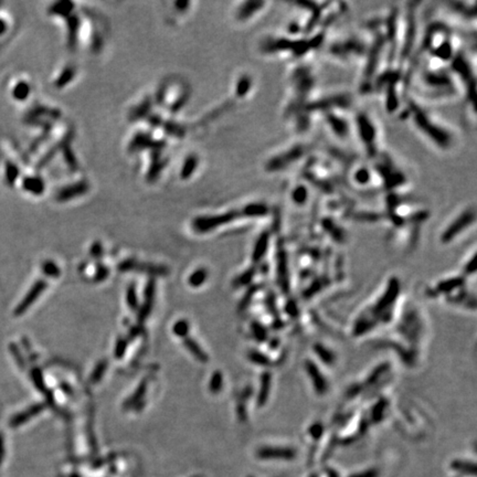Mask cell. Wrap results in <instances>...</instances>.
<instances>
[{"label":"cell","instance_id":"cell-1","mask_svg":"<svg viewBox=\"0 0 477 477\" xmlns=\"http://www.w3.org/2000/svg\"><path fill=\"white\" fill-rule=\"evenodd\" d=\"M412 121L418 131L429 141H433L432 144L439 148L449 150L453 145V134H450V131L445 128L442 123L430 116L427 112H423L420 107H413Z\"/></svg>","mask_w":477,"mask_h":477},{"label":"cell","instance_id":"cell-2","mask_svg":"<svg viewBox=\"0 0 477 477\" xmlns=\"http://www.w3.org/2000/svg\"><path fill=\"white\" fill-rule=\"evenodd\" d=\"M474 219H475L474 206L472 207L469 206L468 208L462 210L461 213L456 215V217L453 219L452 223H450L448 227H446V230L443 234V240L450 241L451 238H453L454 235L459 233V227L462 232L464 228L470 225V223L474 222Z\"/></svg>","mask_w":477,"mask_h":477},{"label":"cell","instance_id":"cell-3","mask_svg":"<svg viewBox=\"0 0 477 477\" xmlns=\"http://www.w3.org/2000/svg\"><path fill=\"white\" fill-rule=\"evenodd\" d=\"M237 211H231L229 213H225L222 215H215V217H201L194 220L193 228L199 232H207L211 229L219 227V225L225 224L231 222L233 219H235L240 215V213H235Z\"/></svg>","mask_w":477,"mask_h":477},{"label":"cell","instance_id":"cell-4","mask_svg":"<svg viewBox=\"0 0 477 477\" xmlns=\"http://www.w3.org/2000/svg\"><path fill=\"white\" fill-rule=\"evenodd\" d=\"M119 270L122 272H126V271H142V272H146V273H150L153 275H166L167 274V268H163V266H157V265H152V264H144V263H138L135 260H126L124 262H122L119 265Z\"/></svg>","mask_w":477,"mask_h":477},{"label":"cell","instance_id":"cell-5","mask_svg":"<svg viewBox=\"0 0 477 477\" xmlns=\"http://www.w3.org/2000/svg\"><path fill=\"white\" fill-rule=\"evenodd\" d=\"M45 287H47V283H45L43 280H39L37 283H35L31 287V290L29 291V293L25 295L23 301L20 303V305L17 307V310H16V314L21 315L22 313L27 311L29 307L33 304L34 301L37 300L38 297L41 295V293H42V292L45 290Z\"/></svg>","mask_w":477,"mask_h":477},{"label":"cell","instance_id":"cell-6","mask_svg":"<svg viewBox=\"0 0 477 477\" xmlns=\"http://www.w3.org/2000/svg\"><path fill=\"white\" fill-rule=\"evenodd\" d=\"M155 291H156L155 281L151 280L147 283L146 290H145V303H144L142 306V310L140 311V313H138V321L140 322L145 321L148 315L151 314L153 303H154V297H155Z\"/></svg>","mask_w":477,"mask_h":477},{"label":"cell","instance_id":"cell-7","mask_svg":"<svg viewBox=\"0 0 477 477\" xmlns=\"http://www.w3.org/2000/svg\"><path fill=\"white\" fill-rule=\"evenodd\" d=\"M259 456L262 459H286L291 460L295 456L294 450L284 448H263L260 450Z\"/></svg>","mask_w":477,"mask_h":477},{"label":"cell","instance_id":"cell-8","mask_svg":"<svg viewBox=\"0 0 477 477\" xmlns=\"http://www.w3.org/2000/svg\"><path fill=\"white\" fill-rule=\"evenodd\" d=\"M43 408L44 407H43L42 403H38V404H35V406H32L31 408H29L28 410H25V411L19 413V414L16 415V417L12 418L11 419V425H12V427H18V425H21L25 421H28V420H30L32 417H34V415L39 414L41 411H42Z\"/></svg>","mask_w":477,"mask_h":477},{"label":"cell","instance_id":"cell-9","mask_svg":"<svg viewBox=\"0 0 477 477\" xmlns=\"http://www.w3.org/2000/svg\"><path fill=\"white\" fill-rule=\"evenodd\" d=\"M183 345L189 351L191 352V355L196 359H198L200 362L206 363L209 360V357L206 353V351L202 350V348L198 345V342L191 339V338H184Z\"/></svg>","mask_w":477,"mask_h":477},{"label":"cell","instance_id":"cell-10","mask_svg":"<svg viewBox=\"0 0 477 477\" xmlns=\"http://www.w3.org/2000/svg\"><path fill=\"white\" fill-rule=\"evenodd\" d=\"M146 390H147V381L144 380L143 382L140 383V386L137 387V389L135 390V392L133 393L132 396L127 399V401L125 402L124 407H125L126 409L132 408L133 406H134V404L140 402L141 400L144 398V396H145Z\"/></svg>","mask_w":477,"mask_h":477},{"label":"cell","instance_id":"cell-11","mask_svg":"<svg viewBox=\"0 0 477 477\" xmlns=\"http://www.w3.org/2000/svg\"><path fill=\"white\" fill-rule=\"evenodd\" d=\"M208 278V271L206 269H199L194 271L193 273L189 276L188 283L192 287H199L206 282Z\"/></svg>","mask_w":477,"mask_h":477},{"label":"cell","instance_id":"cell-12","mask_svg":"<svg viewBox=\"0 0 477 477\" xmlns=\"http://www.w3.org/2000/svg\"><path fill=\"white\" fill-rule=\"evenodd\" d=\"M107 366H109L107 360H101L99 363H97V366L95 367L94 371L92 372V374H91V381L93 383L100 382L102 377L104 376V373H105L106 369H107Z\"/></svg>","mask_w":477,"mask_h":477},{"label":"cell","instance_id":"cell-13","mask_svg":"<svg viewBox=\"0 0 477 477\" xmlns=\"http://www.w3.org/2000/svg\"><path fill=\"white\" fill-rule=\"evenodd\" d=\"M452 468L454 471L461 472L463 474H471V475H475L476 473V469L474 464L471 463H464V462H454L452 464Z\"/></svg>","mask_w":477,"mask_h":477},{"label":"cell","instance_id":"cell-14","mask_svg":"<svg viewBox=\"0 0 477 477\" xmlns=\"http://www.w3.org/2000/svg\"><path fill=\"white\" fill-rule=\"evenodd\" d=\"M172 331H173V334H175L178 337H181V338L186 337L187 338V335L189 332V322L187 320H184V319L178 320L177 322H175V325H173Z\"/></svg>","mask_w":477,"mask_h":477},{"label":"cell","instance_id":"cell-15","mask_svg":"<svg viewBox=\"0 0 477 477\" xmlns=\"http://www.w3.org/2000/svg\"><path fill=\"white\" fill-rule=\"evenodd\" d=\"M222 382H223L222 374L220 373L219 371H215V372L212 374L211 380H210V383H209L210 392L218 393V392L220 391V390H221V388H222Z\"/></svg>","mask_w":477,"mask_h":477},{"label":"cell","instance_id":"cell-16","mask_svg":"<svg viewBox=\"0 0 477 477\" xmlns=\"http://www.w3.org/2000/svg\"><path fill=\"white\" fill-rule=\"evenodd\" d=\"M42 271L49 278H59L61 273L60 269L55 265V263L51 262V261H45L42 264Z\"/></svg>","mask_w":477,"mask_h":477},{"label":"cell","instance_id":"cell-17","mask_svg":"<svg viewBox=\"0 0 477 477\" xmlns=\"http://www.w3.org/2000/svg\"><path fill=\"white\" fill-rule=\"evenodd\" d=\"M126 300H127V305L132 311L137 310L138 301H137V294H136L135 285L132 284L130 287H128L127 293H126Z\"/></svg>","mask_w":477,"mask_h":477},{"label":"cell","instance_id":"cell-18","mask_svg":"<svg viewBox=\"0 0 477 477\" xmlns=\"http://www.w3.org/2000/svg\"><path fill=\"white\" fill-rule=\"evenodd\" d=\"M126 348H127V340L124 339V338H120V339L117 340V342H116V346H115V349H114V356L117 359H121L123 356H124V353L126 351Z\"/></svg>","mask_w":477,"mask_h":477},{"label":"cell","instance_id":"cell-19","mask_svg":"<svg viewBox=\"0 0 477 477\" xmlns=\"http://www.w3.org/2000/svg\"><path fill=\"white\" fill-rule=\"evenodd\" d=\"M32 379H33L34 384L38 387L40 391L44 392L45 391V384L42 380V376H41V372H40L39 369H33V370H32Z\"/></svg>","mask_w":477,"mask_h":477},{"label":"cell","instance_id":"cell-20","mask_svg":"<svg viewBox=\"0 0 477 477\" xmlns=\"http://www.w3.org/2000/svg\"><path fill=\"white\" fill-rule=\"evenodd\" d=\"M107 276H109V269L104 268V266H100V268L97 269L95 281H97V282L104 281L107 278Z\"/></svg>","mask_w":477,"mask_h":477},{"label":"cell","instance_id":"cell-21","mask_svg":"<svg viewBox=\"0 0 477 477\" xmlns=\"http://www.w3.org/2000/svg\"><path fill=\"white\" fill-rule=\"evenodd\" d=\"M349 477H378V472L377 471H366V472H361V473H357L353 474Z\"/></svg>","mask_w":477,"mask_h":477},{"label":"cell","instance_id":"cell-22","mask_svg":"<svg viewBox=\"0 0 477 477\" xmlns=\"http://www.w3.org/2000/svg\"><path fill=\"white\" fill-rule=\"evenodd\" d=\"M91 254H92V256H93V258H101V255H102V247H101L100 243H95V244L93 245V247H92Z\"/></svg>","mask_w":477,"mask_h":477},{"label":"cell","instance_id":"cell-23","mask_svg":"<svg viewBox=\"0 0 477 477\" xmlns=\"http://www.w3.org/2000/svg\"><path fill=\"white\" fill-rule=\"evenodd\" d=\"M61 387H62V388H64V389H63V391H64L65 393H68V394H71V393H72V391H71V390H69L70 388H69L68 386H66V384H65V383H63V384H61Z\"/></svg>","mask_w":477,"mask_h":477},{"label":"cell","instance_id":"cell-24","mask_svg":"<svg viewBox=\"0 0 477 477\" xmlns=\"http://www.w3.org/2000/svg\"><path fill=\"white\" fill-rule=\"evenodd\" d=\"M311 477H317V475H313V476H311Z\"/></svg>","mask_w":477,"mask_h":477}]
</instances>
